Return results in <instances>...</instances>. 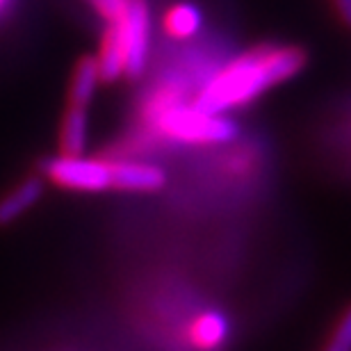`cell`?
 I'll return each instance as SVG.
<instances>
[{"mask_svg":"<svg viewBox=\"0 0 351 351\" xmlns=\"http://www.w3.org/2000/svg\"><path fill=\"white\" fill-rule=\"evenodd\" d=\"M306 64V53L294 46H261L228 62L219 73L213 75L194 108L208 114H226L235 108L254 103L267 89L294 78Z\"/></svg>","mask_w":351,"mask_h":351,"instance_id":"6da1fadb","label":"cell"},{"mask_svg":"<svg viewBox=\"0 0 351 351\" xmlns=\"http://www.w3.org/2000/svg\"><path fill=\"white\" fill-rule=\"evenodd\" d=\"M91 5L96 7L98 14H101L103 19L114 21L119 14H121L125 0H91Z\"/></svg>","mask_w":351,"mask_h":351,"instance_id":"4fadbf2b","label":"cell"},{"mask_svg":"<svg viewBox=\"0 0 351 351\" xmlns=\"http://www.w3.org/2000/svg\"><path fill=\"white\" fill-rule=\"evenodd\" d=\"M165 32L173 39H192L203 25L201 10L192 3H178L165 14Z\"/></svg>","mask_w":351,"mask_h":351,"instance_id":"30bf717a","label":"cell"},{"mask_svg":"<svg viewBox=\"0 0 351 351\" xmlns=\"http://www.w3.org/2000/svg\"><path fill=\"white\" fill-rule=\"evenodd\" d=\"M101 73H98V62L96 58H82L73 69L71 87H69V103L78 105V108H87L94 98V91Z\"/></svg>","mask_w":351,"mask_h":351,"instance_id":"8fae6325","label":"cell"},{"mask_svg":"<svg viewBox=\"0 0 351 351\" xmlns=\"http://www.w3.org/2000/svg\"><path fill=\"white\" fill-rule=\"evenodd\" d=\"M98 73L101 80L114 82L117 78L125 75V48H123V34L119 21H108V30L103 34V44L98 51Z\"/></svg>","mask_w":351,"mask_h":351,"instance_id":"8992f818","label":"cell"},{"mask_svg":"<svg viewBox=\"0 0 351 351\" xmlns=\"http://www.w3.org/2000/svg\"><path fill=\"white\" fill-rule=\"evenodd\" d=\"M60 146L64 156H82L87 146V108L69 105L62 121Z\"/></svg>","mask_w":351,"mask_h":351,"instance_id":"9c48e42d","label":"cell"},{"mask_svg":"<svg viewBox=\"0 0 351 351\" xmlns=\"http://www.w3.org/2000/svg\"><path fill=\"white\" fill-rule=\"evenodd\" d=\"M335 12L340 14V19L345 21L347 25H351V0H333Z\"/></svg>","mask_w":351,"mask_h":351,"instance_id":"5bb4252c","label":"cell"},{"mask_svg":"<svg viewBox=\"0 0 351 351\" xmlns=\"http://www.w3.org/2000/svg\"><path fill=\"white\" fill-rule=\"evenodd\" d=\"M123 34L125 48V75L139 78L149 60V37H151V19L146 0H125L121 14L117 16Z\"/></svg>","mask_w":351,"mask_h":351,"instance_id":"277c9868","label":"cell"},{"mask_svg":"<svg viewBox=\"0 0 351 351\" xmlns=\"http://www.w3.org/2000/svg\"><path fill=\"white\" fill-rule=\"evenodd\" d=\"M228 333H230L228 319L223 317L221 313L208 311V313L196 315V317L192 319L189 331H187V338L194 345V349L217 351L223 342L228 340Z\"/></svg>","mask_w":351,"mask_h":351,"instance_id":"52a82bcc","label":"cell"},{"mask_svg":"<svg viewBox=\"0 0 351 351\" xmlns=\"http://www.w3.org/2000/svg\"><path fill=\"white\" fill-rule=\"evenodd\" d=\"M322 351H351V306L342 313L340 322L333 328V335Z\"/></svg>","mask_w":351,"mask_h":351,"instance_id":"7c38bea8","label":"cell"},{"mask_svg":"<svg viewBox=\"0 0 351 351\" xmlns=\"http://www.w3.org/2000/svg\"><path fill=\"white\" fill-rule=\"evenodd\" d=\"M167 182L162 169L142 162H114V189L123 192H158Z\"/></svg>","mask_w":351,"mask_h":351,"instance_id":"5b68a950","label":"cell"},{"mask_svg":"<svg viewBox=\"0 0 351 351\" xmlns=\"http://www.w3.org/2000/svg\"><path fill=\"white\" fill-rule=\"evenodd\" d=\"M41 192H44L41 180L27 178V180L21 182L19 187H14L7 196H3V199H0V226L12 223L23 213H27V210L41 199Z\"/></svg>","mask_w":351,"mask_h":351,"instance_id":"ba28073f","label":"cell"},{"mask_svg":"<svg viewBox=\"0 0 351 351\" xmlns=\"http://www.w3.org/2000/svg\"><path fill=\"white\" fill-rule=\"evenodd\" d=\"M46 178L73 192H103L114 187V162L85 156H58L44 162Z\"/></svg>","mask_w":351,"mask_h":351,"instance_id":"3957f363","label":"cell"},{"mask_svg":"<svg viewBox=\"0 0 351 351\" xmlns=\"http://www.w3.org/2000/svg\"><path fill=\"white\" fill-rule=\"evenodd\" d=\"M7 3H10V0H0V10H3V7H5Z\"/></svg>","mask_w":351,"mask_h":351,"instance_id":"9a60e30c","label":"cell"},{"mask_svg":"<svg viewBox=\"0 0 351 351\" xmlns=\"http://www.w3.org/2000/svg\"><path fill=\"white\" fill-rule=\"evenodd\" d=\"M158 125L165 135L187 144H223L235 137V123L223 114H208L192 105L165 103L158 112Z\"/></svg>","mask_w":351,"mask_h":351,"instance_id":"7a4b0ae2","label":"cell"}]
</instances>
